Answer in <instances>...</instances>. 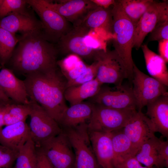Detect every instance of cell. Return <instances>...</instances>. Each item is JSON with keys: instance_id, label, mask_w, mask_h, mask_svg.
Returning <instances> with one entry per match:
<instances>
[{"instance_id": "cell-38", "label": "cell", "mask_w": 168, "mask_h": 168, "mask_svg": "<svg viewBox=\"0 0 168 168\" xmlns=\"http://www.w3.org/2000/svg\"><path fill=\"white\" fill-rule=\"evenodd\" d=\"M159 55L167 63L168 62V40L158 41Z\"/></svg>"}, {"instance_id": "cell-39", "label": "cell", "mask_w": 168, "mask_h": 168, "mask_svg": "<svg viewBox=\"0 0 168 168\" xmlns=\"http://www.w3.org/2000/svg\"><path fill=\"white\" fill-rule=\"evenodd\" d=\"M91 1L98 6L105 8H108L113 5L115 3L114 0H91Z\"/></svg>"}, {"instance_id": "cell-33", "label": "cell", "mask_w": 168, "mask_h": 168, "mask_svg": "<svg viewBox=\"0 0 168 168\" xmlns=\"http://www.w3.org/2000/svg\"><path fill=\"white\" fill-rule=\"evenodd\" d=\"M98 63L95 61L89 65L86 70L77 79L67 82V88L78 85L88 82L95 78L97 72Z\"/></svg>"}, {"instance_id": "cell-42", "label": "cell", "mask_w": 168, "mask_h": 168, "mask_svg": "<svg viewBox=\"0 0 168 168\" xmlns=\"http://www.w3.org/2000/svg\"><path fill=\"white\" fill-rule=\"evenodd\" d=\"M3 0H0V7L2 2Z\"/></svg>"}, {"instance_id": "cell-13", "label": "cell", "mask_w": 168, "mask_h": 168, "mask_svg": "<svg viewBox=\"0 0 168 168\" xmlns=\"http://www.w3.org/2000/svg\"><path fill=\"white\" fill-rule=\"evenodd\" d=\"M168 18V1H154L143 14L136 26L133 37V48L141 47L146 35L161 20Z\"/></svg>"}, {"instance_id": "cell-30", "label": "cell", "mask_w": 168, "mask_h": 168, "mask_svg": "<svg viewBox=\"0 0 168 168\" xmlns=\"http://www.w3.org/2000/svg\"><path fill=\"white\" fill-rule=\"evenodd\" d=\"M18 41L15 34L0 27V64L2 66L9 62Z\"/></svg>"}, {"instance_id": "cell-16", "label": "cell", "mask_w": 168, "mask_h": 168, "mask_svg": "<svg viewBox=\"0 0 168 168\" xmlns=\"http://www.w3.org/2000/svg\"><path fill=\"white\" fill-rule=\"evenodd\" d=\"M0 27L14 34L18 32L24 34L42 30L40 21L27 10L12 13L0 19Z\"/></svg>"}, {"instance_id": "cell-17", "label": "cell", "mask_w": 168, "mask_h": 168, "mask_svg": "<svg viewBox=\"0 0 168 168\" xmlns=\"http://www.w3.org/2000/svg\"><path fill=\"white\" fill-rule=\"evenodd\" d=\"M0 87L14 103L29 104V96L24 81L18 78L10 69L3 68L0 71Z\"/></svg>"}, {"instance_id": "cell-7", "label": "cell", "mask_w": 168, "mask_h": 168, "mask_svg": "<svg viewBox=\"0 0 168 168\" xmlns=\"http://www.w3.org/2000/svg\"><path fill=\"white\" fill-rule=\"evenodd\" d=\"M30 122L29 126L30 138L36 148L60 133L63 129L39 104L30 99Z\"/></svg>"}, {"instance_id": "cell-41", "label": "cell", "mask_w": 168, "mask_h": 168, "mask_svg": "<svg viewBox=\"0 0 168 168\" xmlns=\"http://www.w3.org/2000/svg\"><path fill=\"white\" fill-rule=\"evenodd\" d=\"M5 110V106L0 107V129L4 125L3 119L4 115Z\"/></svg>"}, {"instance_id": "cell-11", "label": "cell", "mask_w": 168, "mask_h": 168, "mask_svg": "<svg viewBox=\"0 0 168 168\" xmlns=\"http://www.w3.org/2000/svg\"><path fill=\"white\" fill-rule=\"evenodd\" d=\"M55 168H72L75 161L73 150L64 131L44 142L39 148Z\"/></svg>"}, {"instance_id": "cell-1", "label": "cell", "mask_w": 168, "mask_h": 168, "mask_svg": "<svg viewBox=\"0 0 168 168\" xmlns=\"http://www.w3.org/2000/svg\"><path fill=\"white\" fill-rule=\"evenodd\" d=\"M7 63L14 73L24 75L57 71L58 52L56 46L46 39L42 31L22 34Z\"/></svg>"}, {"instance_id": "cell-18", "label": "cell", "mask_w": 168, "mask_h": 168, "mask_svg": "<svg viewBox=\"0 0 168 168\" xmlns=\"http://www.w3.org/2000/svg\"><path fill=\"white\" fill-rule=\"evenodd\" d=\"M89 132L93 150L100 166L102 168H114L111 132L93 131Z\"/></svg>"}, {"instance_id": "cell-35", "label": "cell", "mask_w": 168, "mask_h": 168, "mask_svg": "<svg viewBox=\"0 0 168 168\" xmlns=\"http://www.w3.org/2000/svg\"><path fill=\"white\" fill-rule=\"evenodd\" d=\"M19 152L0 144V168H11Z\"/></svg>"}, {"instance_id": "cell-31", "label": "cell", "mask_w": 168, "mask_h": 168, "mask_svg": "<svg viewBox=\"0 0 168 168\" xmlns=\"http://www.w3.org/2000/svg\"><path fill=\"white\" fill-rule=\"evenodd\" d=\"M30 108L28 104L12 103L5 106L3 119L4 125L7 126L25 121L30 113Z\"/></svg>"}, {"instance_id": "cell-34", "label": "cell", "mask_w": 168, "mask_h": 168, "mask_svg": "<svg viewBox=\"0 0 168 168\" xmlns=\"http://www.w3.org/2000/svg\"><path fill=\"white\" fill-rule=\"evenodd\" d=\"M168 40V18L159 21L150 32L148 41Z\"/></svg>"}, {"instance_id": "cell-15", "label": "cell", "mask_w": 168, "mask_h": 168, "mask_svg": "<svg viewBox=\"0 0 168 168\" xmlns=\"http://www.w3.org/2000/svg\"><path fill=\"white\" fill-rule=\"evenodd\" d=\"M44 1L48 6L72 23L73 27L79 25L88 12L97 6L91 0H58L55 3Z\"/></svg>"}, {"instance_id": "cell-21", "label": "cell", "mask_w": 168, "mask_h": 168, "mask_svg": "<svg viewBox=\"0 0 168 168\" xmlns=\"http://www.w3.org/2000/svg\"><path fill=\"white\" fill-rule=\"evenodd\" d=\"M93 103L84 102L68 107L64 112L59 125L62 129L75 127L86 123L92 112Z\"/></svg>"}, {"instance_id": "cell-8", "label": "cell", "mask_w": 168, "mask_h": 168, "mask_svg": "<svg viewBox=\"0 0 168 168\" xmlns=\"http://www.w3.org/2000/svg\"><path fill=\"white\" fill-rule=\"evenodd\" d=\"M98 63L96 78L101 84L120 86L125 79H129L127 69L115 51L104 49L97 51L94 61Z\"/></svg>"}, {"instance_id": "cell-23", "label": "cell", "mask_w": 168, "mask_h": 168, "mask_svg": "<svg viewBox=\"0 0 168 168\" xmlns=\"http://www.w3.org/2000/svg\"><path fill=\"white\" fill-rule=\"evenodd\" d=\"M112 21V8L97 6L88 12L79 25H82L91 31L101 29L111 34Z\"/></svg>"}, {"instance_id": "cell-32", "label": "cell", "mask_w": 168, "mask_h": 168, "mask_svg": "<svg viewBox=\"0 0 168 168\" xmlns=\"http://www.w3.org/2000/svg\"><path fill=\"white\" fill-rule=\"evenodd\" d=\"M26 0H3L0 7V19L15 12L26 10Z\"/></svg>"}, {"instance_id": "cell-29", "label": "cell", "mask_w": 168, "mask_h": 168, "mask_svg": "<svg viewBox=\"0 0 168 168\" xmlns=\"http://www.w3.org/2000/svg\"><path fill=\"white\" fill-rule=\"evenodd\" d=\"M15 161L14 168H36V148L31 138L20 150Z\"/></svg>"}, {"instance_id": "cell-26", "label": "cell", "mask_w": 168, "mask_h": 168, "mask_svg": "<svg viewBox=\"0 0 168 168\" xmlns=\"http://www.w3.org/2000/svg\"><path fill=\"white\" fill-rule=\"evenodd\" d=\"M57 64L67 82L77 78L89 66L82 59L74 55H67L58 60Z\"/></svg>"}, {"instance_id": "cell-5", "label": "cell", "mask_w": 168, "mask_h": 168, "mask_svg": "<svg viewBox=\"0 0 168 168\" xmlns=\"http://www.w3.org/2000/svg\"><path fill=\"white\" fill-rule=\"evenodd\" d=\"M26 1L39 16L42 26V33L48 41L57 43L62 37L72 28L70 22L48 6L44 0Z\"/></svg>"}, {"instance_id": "cell-4", "label": "cell", "mask_w": 168, "mask_h": 168, "mask_svg": "<svg viewBox=\"0 0 168 168\" xmlns=\"http://www.w3.org/2000/svg\"><path fill=\"white\" fill-rule=\"evenodd\" d=\"M62 129L74 151V168H99L90 140L87 123Z\"/></svg>"}, {"instance_id": "cell-40", "label": "cell", "mask_w": 168, "mask_h": 168, "mask_svg": "<svg viewBox=\"0 0 168 168\" xmlns=\"http://www.w3.org/2000/svg\"><path fill=\"white\" fill-rule=\"evenodd\" d=\"M12 103H15L7 97L0 87V107Z\"/></svg>"}, {"instance_id": "cell-24", "label": "cell", "mask_w": 168, "mask_h": 168, "mask_svg": "<svg viewBox=\"0 0 168 168\" xmlns=\"http://www.w3.org/2000/svg\"><path fill=\"white\" fill-rule=\"evenodd\" d=\"M114 152L113 166L126 159L135 156L138 149L132 144L122 129L111 132Z\"/></svg>"}, {"instance_id": "cell-19", "label": "cell", "mask_w": 168, "mask_h": 168, "mask_svg": "<svg viewBox=\"0 0 168 168\" xmlns=\"http://www.w3.org/2000/svg\"><path fill=\"white\" fill-rule=\"evenodd\" d=\"M30 138L29 126L25 121L0 129V144L16 151L19 152Z\"/></svg>"}, {"instance_id": "cell-14", "label": "cell", "mask_w": 168, "mask_h": 168, "mask_svg": "<svg viewBox=\"0 0 168 168\" xmlns=\"http://www.w3.org/2000/svg\"><path fill=\"white\" fill-rule=\"evenodd\" d=\"M133 145L139 150L141 145L155 136L153 125L142 111H137L122 128Z\"/></svg>"}, {"instance_id": "cell-28", "label": "cell", "mask_w": 168, "mask_h": 168, "mask_svg": "<svg viewBox=\"0 0 168 168\" xmlns=\"http://www.w3.org/2000/svg\"><path fill=\"white\" fill-rule=\"evenodd\" d=\"M116 1L136 27L143 14L154 1L118 0Z\"/></svg>"}, {"instance_id": "cell-25", "label": "cell", "mask_w": 168, "mask_h": 168, "mask_svg": "<svg viewBox=\"0 0 168 168\" xmlns=\"http://www.w3.org/2000/svg\"><path fill=\"white\" fill-rule=\"evenodd\" d=\"M102 85L95 78L78 85L68 87L64 92L65 99L71 105L82 102L85 99L96 95Z\"/></svg>"}, {"instance_id": "cell-22", "label": "cell", "mask_w": 168, "mask_h": 168, "mask_svg": "<svg viewBox=\"0 0 168 168\" xmlns=\"http://www.w3.org/2000/svg\"><path fill=\"white\" fill-rule=\"evenodd\" d=\"M146 67L151 77L165 86H168L167 63L159 55L150 50L147 44L142 45Z\"/></svg>"}, {"instance_id": "cell-36", "label": "cell", "mask_w": 168, "mask_h": 168, "mask_svg": "<svg viewBox=\"0 0 168 168\" xmlns=\"http://www.w3.org/2000/svg\"><path fill=\"white\" fill-rule=\"evenodd\" d=\"M158 168L168 167V141L160 139L158 156Z\"/></svg>"}, {"instance_id": "cell-3", "label": "cell", "mask_w": 168, "mask_h": 168, "mask_svg": "<svg viewBox=\"0 0 168 168\" xmlns=\"http://www.w3.org/2000/svg\"><path fill=\"white\" fill-rule=\"evenodd\" d=\"M113 21L111 34L114 50L124 63L129 79H132L134 63L132 57L135 26L125 14L116 0L112 5Z\"/></svg>"}, {"instance_id": "cell-12", "label": "cell", "mask_w": 168, "mask_h": 168, "mask_svg": "<svg viewBox=\"0 0 168 168\" xmlns=\"http://www.w3.org/2000/svg\"><path fill=\"white\" fill-rule=\"evenodd\" d=\"M91 102L103 106L118 110L136 109L132 88L122 85L114 88H101L98 93L90 98Z\"/></svg>"}, {"instance_id": "cell-10", "label": "cell", "mask_w": 168, "mask_h": 168, "mask_svg": "<svg viewBox=\"0 0 168 168\" xmlns=\"http://www.w3.org/2000/svg\"><path fill=\"white\" fill-rule=\"evenodd\" d=\"M132 81V89L138 111H142L144 107L168 93L167 86L142 72L135 64Z\"/></svg>"}, {"instance_id": "cell-27", "label": "cell", "mask_w": 168, "mask_h": 168, "mask_svg": "<svg viewBox=\"0 0 168 168\" xmlns=\"http://www.w3.org/2000/svg\"><path fill=\"white\" fill-rule=\"evenodd\" d=\"M160 139L155 136L143 142L135 157L141 164L152 167L158 166V156Z\"/></svg>"}, {"instance_id": "cell-9", "label": "cell", "mask_w": 168, "mask_h": 168, "mask_svg": "<svg viewBox=\"0 0 168 168\" xmlns=\"http://www.w3.org/2000/svg\"><path fill=\"white\" fill-rule=\"evenodd\" d=\"M91 30L81 24L73 27L62 37L57 44L58 53L65 56L76 55L87 61L94 62L98 50L86 43V38Z\"/></svg>"}, {"instance_id": "cell-2", "label": "cell", "mask_w": 168, "mask_h": 168, "mask_svg": "<svg viewBox=\"0 0 168 168\" xmlns=\"http://www.w3.org/2000/svg\"><path fill=\"white\" fill-rule=\"evenodd\" d=\"M24 80L29 98L39 104L59 124L68 108L64 97L67 81L59 68L49 73L28 75Z\"/></svg>"}, {"instance_id": "cell-6", "label": "cell", "mask_w": 168, "mask_h": 168, "mask_svg": "<svg viewBox=\"0 0 168 168\" xmlns=\"http://www.w3.org/2000/svg\"><path fill=\"white\" fill-rule=\"evenodd\" d=\"M137 111L114 109L93 103L92 115L87 123L88 130L111 132L121 129Z\"/></svg>"}, {"instance_id": "cell-43", "label": "cell", "mask_w": 168, "mask_h": 168, "mask_svg": "<svg viewBox=\"0 0 168 168\" xmlns=\"http://www.w3.org/2000/svg\"></svg>"}, {"instance_id": "cell-37", "label": "cell", "mask_w": 168, "mask_h": 168, "mask_svg": "<svg viewBox=\"0 0 168 168\" xmlns=\"http://www.w3.org/2000/svg\"><path fill=\"white\" fill-rule=\"evenodd\" d=\"M36 148L37 155L36 168H55L42 151L39 148Z\"/></svg>"}, {"instance_id": "cell-20", "label": "cell", "mask_w": 168, "mask_h": 168, "mask_svg": "<svg viewBox=\"0 0 168 168\" xmlns=\"http://www.w3.org/2000/svg\"><path fill=\"white\" fill-rule=\"evenodd\" d=\"M146 115L152 123L156 132L168 137V93L161 95L146 106Z\"/></svg>"}]
</instances>
